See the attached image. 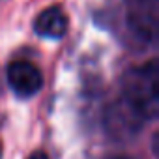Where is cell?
Instances as JSON below:
<instances>
[{
    "label": "cell",
    "instance_id": "3957f363",
    "mask_svg": "<svg viewBox=\"0 0 159 159\" xmlns=\"http://www.w3.org/2000/svg\"><path fill=\"white\" fill-rule=\"evenodd\" d=\"M125 21L140 41H153L159 23V0H125Z\"/></svg>",
    "mask_w": 159,
    "mask_h": 159
},
{
    "label": "cell",
    "instance_id": "277c9868",
    "mask_svg": "<svg viewBox=\"0 0 159 159\" xmlns=\"http://www.w3.org/2000/svg\"><path fill=\"white\" fill-rule=\"evenodd\" d=\"M10 88L21 98L36 96L43 86L41 71L28 60H13L6 71Z\"/></svg>",
    "mask_w": 159,
    "mask_h": 159
},
{
    "label": "cell",
    "instance_id": "52a82bcc",
    "mask_svg": "<svg viewBox=\"0 0 159 159\" xmlns=\"http://www.w3.org/2000/svg\"><path fill=\"white\" fill-rule=\"evenodd\" d=\"M105 159H133L131 155H109V157H105Z\"/></svg>",
    "mask_w": 159,
    "mask_h": 159
},
{
    "label": "cell",
    "instance_id": "7a4b0ae2",
    "mask_svg": "<svg viewBox=\"0 0 159 159\" xmlns=\"http://www.w3.org/2000/svg\"><path fill=\"white\" fill-rule=\"evenodd\" d=\"M144 116L131 107L124 98L112 101L103 114V127L109 139L116 140V142H127L131 139H135L142 125H144Z\"/></svg>",
    "mask_w": 159,
    "mask_h": 159
},
{
    "label": "cell",
    "instance_id": "6da1fadb",
    "mask_svg": "<svg viewBox=\"0 0 159 159\" xmlns=\"http://www.w3.org/2000/svg\"><path fill=\"white\" fill-rule=\"evenodd\" d=\"M157 83H159V73H157V62L150 60L144 66L133 67L124 75L122 81V90H124V99L135 107L144 120H152L159 112V92H157Z\"/></svg>",
    "mask_w": 159,
    "mask_h": 159
},
{
    "label": "cell",
    "instance_id": "5b68a950",
    "mask_svg": "<svg viewBox=\"0 0 159 159\" xmlns=\"http://www.w3.org/2000/svg\"><path fill=\"white\" fill-rule=\"evenodd\" d=\"M34 30H36V34H39L41 38L58 39V38H62V36L67 32V17H66V13H64L60 8L51 6V8L43 10V11L36 17Z\"/></svg>",
    "mask_w": 159,
    "mask_h": 159
},
{
    "label": "cell",
    "instance_id": "8992f818",
    "mask_svg": "<svg viewBox=\"0 0 159 159\" xmlns=\"http://www.w3.org/2000/svg\"><path fill=\"white\" fill-rule=\"evenodd\" d=\"M28 159H49V155H47L45 152H34Z\"/></svg>",
    "mask_w": 159,
    "mask_h": 159
},
{
    "label": "cell",
    "instance_id": "ba28073f",
    "mask_svg": "<svg viewBox=\"0 0 159 159\" xmlns=\"http://www.w3.org/2000/svg\"><path fill=\"white\" fill-rule=\"evenodd\" d=\"M0 155H2V148H0Z\"/></svg>",
    "mask_w": 159,
    "mask_h": 159
}]
</instances>
